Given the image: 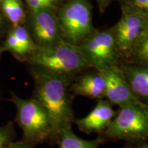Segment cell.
<instances>
[{
  "label": "cell",
  "instance_id": "obj_3",
  "mask_svg": "<svg viewBox=\"0 0 148 148\" xmlns=\"http://www.w3.org/2000/svg\"><path fill=\"white\" fill-rule=\"evenodd\" d=\"M89 0H64L56 10L62 38L78 46L95 31Z\"/></svg>",
  "mask_w": 148,
  "mask_h": 148
},
{
  "label": "cell",
  "instance_id": "obj_19",
  "mask_svg": "<svg viewBox=\"0 0 148 148\" xmlns=\"http://www.w3.org/2000/svg\"><path fill=\"white\" fill-rule=\"evenodd\" d=\"M97 3L99 12L103 14L108 7L115 0H95Z\"/></svg>",
  "mask_w": 148,
  "mask_h": 148
},
{
  "label": "cell",
  "instance_id": "obj_8",
  "mask_svg": "<svg viewBox=\"0 0 148 148\" xmlns=\"http://www.w3.org/2000/svg\"><path fill=\"white\" fill-rule=\"evenodd\" d=\"M25 26L38 47H49L64 41L56 10L53 9L27 10Z\"/></svg>",
  "mask_w": 148,
  "mask_h": 148
},
{
  "label": "cell",
  "instance_id": "obj_7",
  "mask_svg": "<svg viewBox=\"0 0 148 148\" xmlns=\"http://www.w3.org/2000/svg\"><path fill=\"white\" fill-rule=\"evenodd\" d=\"M121 16L110 27L121 56V62L148 26V13L121 8Z\"/></svg>",
  "mask_w": 148,
  "mask_h": 148
},
{
  "label": "cell",
  "instance_id": "obj_23",
  "mask_svg": "<svg viewBox=\"0 0 148 148\" xmlns=\"http://www.w3.org/2000/svg\"><path fill=\"white\" fill-rule=\"evenodd\" d=\"M1 53H2V52H1V49H0V54H1Z\"/></svg>",
  "mask_w": 148,
  "mask_h": 148
},
{
  "label": "cell",
  "instance_id": "obj_5",
  "mask_svg": "<svg viewBox=\"0 0 148 148\" xmlns=\"http://www.w3.org/2000/svg\"><path fill=\"white\" fill-rule=\"evenodd\" d=\"M16 108V120L23 132L24 141L31 143L53 139L52 125L43 108L32 99H21L12 92Z\"/></svg>",
  "mask_w": 148,
  "mask_h": 148
},
{
  "label": "cell",
  "instance_id": "obj_12",
  "mask_svg": "<svg viewBox=\"0 0 148 148\" xmlns=\"http://www.w3.org/2000/svg\"><path fill=\"white\" fill-rule=\"evenodd\" d=\"M119 66L134 95L148 107V65L121 62Z\"/></svg>",
  "mask_w": 148,
  "mask_h": 148
},
{
  "label": "cell",
  "instance_id": "obj_10",
  "mask_svg": "<svg viewBox=\"0 0 148 148\" xmlns=\"http://www.w3.org/2000/svg\"><path fill=\"white\" fill-rule=\"evenodd\" d=\"M116 112L112 108V104L106 99H99L96 106L87 115L80 119L74 120L81 132L90 134H100L110 124Z\"/></svg>",
  "mask_w": 148,
  "mask_h": 148
},
{
  "label": "cell",
  "instance_id": "obj_18",
  "mask_svg": "<svg viewBox=\"0 0 148 148\" xmlns=\"http://www.w3.org/2000/svg\"><path fill=\"white\" fill-rule=\"evenodd\" d=\"M12 133V123L0 127V148H5L8 145Z\"/></svg>",
  "mask_w": 148,
  "mask_h": 148
},
{
  "label": "cell",
  "instance_id": "obj_20",
  "mask_svg": "<svg viewBox=\"0 0 148 148\" xmlns=\"http://www.w3.org/2000/svg\"><path fill=\"white\" fill-rule=\"evenodd\" d=\"M8 24L10 23L5 19V18L3 16L1 10H0V36L5 34V31H7Z\"/></svg>",
  "mask_w": 148,
  "mask_h": 148
},
{
  "label": "cell",
  "instance_id": "obj_21",
  "mask_svg": "<svg viewBox=\"0 0 148 148\" xmlns=\"http://www.w3.org/2000/svg\"><path fill=\"white\" fill-rule=\"evenodd\" d=\"M34 145V144L29 143V142L22 141L10 144V145H8L5 148H32Z\"/></svg>",
  "mask_w": 148,
  "mask_h": 148
},
{
  "label": "cell",
  "instance_id": "obj_24",
  "mask_svg": "<svg viewBox=\"0 0 148 148\" xmlns=\"http://www.w3.org/2000/svg\"><path fill=\"white\" fill-rule=\"evenodd\" d=\"M60 1H61V2H62V1H64V0H60Z\"/></svg>",
  "mask_w": 148,
  "mask_h": 148
},
{
  "label": "cell",
  "instance_id": "obj_15",
  "mask_svg": "<svg viewBox=\"0 0 148 148\" xmlns=\"http://www.w3.org/2000/svg\"><path fill=\"white\" fill-rule=\"evenodd\" d=\"M122 62L148 65V26Z\"/></svg>",
  "mask_w": 148,
  "mask_h": 148
},
{
  "label": "cell",
  "instance_id": "obj_17",
  "mask_svg": "<svg viewBox=\"0 0 148 148\" xmlns=\"http://www.w3.org/2000/svg\"><path fill=\"white\" fill-rule=\"evenodd\" d=\"M121 8L148 13V0H118Z\"/></svg>",
  "mask_w": 148,
  "mask_h": 148
},
{
  "label": "cell",
  "instance_id": "obj_13",
  "mask_svg": "<svg viewBox=\"0 0 148 148\" xmlns=\"http://www.w3.org/2000/svg\"><path fill=\"white\" fill-rule=\"evenodd\" d=\"M0 10L11 27L26 23L27 10L23 0H0Z\"/></svg>",
  "mask_w": 148,
  "mask_h": 148
},
{
  "label": "cell",
  "instance_id": "obj_6",
  "mask_svg": "<svg viewBox=\"0 0 148 148\" xmlns=\"http://www.w3.org/2000/svg\"><path fill=\"white\" fill-rule=\"evenodd\" d=\"M78 47L90 67L98 71L119 65L121 62L111 28L95 29Z\"/></svg>",
  "mask_w": 148,
  "mask_h": 148
},
{
  "label": "cell",
  "instance_id": "obj_16",
  "mask_svg": "<svg viewBox=\"0 0 148 148\" xmlns=\"http://www.w3.org/2000/svg\"><path fill=\"white\" fill-rule=\"evenodd\" d=\"M27 10H38L45 8L57 10L61 3L60 0H23Z\"/></svg>",
  "mask_w": 148,
  "mask_h": 148
},
{
  "label": "cell",
  "instance_id": "obj_2",
  "mask_svg": "<svg viewBox=\"0 0 148 148\" xmlns=\"http://www.w3.org/2000/svg\"><path fill=\"white\" fill-rule=\"evenodd\" d=\"M27 62L31 67L72 80L85 70L91 69L78 46L64 40L49 47H38Z\"/></svg>",
  "mask_w": 148,
  "mask_h": 148
},
{
  "label": "cell",
  "instance_id": "obj_11",
  "mask_svg": "<svg viewBox=\"0 0 148 148\" xmlns=\"http://www.w3.org/2000/svg\"><path fill=\"white\" fill-rule=\"evenodd\" d=\"M70 92L73 97L84 96L99 100L104 99L106 81L102 73L97 70L93 72L82 73L72 81Z\"/></svg>",
  "mask_w": 148,
  "mask_h": 148
},
{
  "label": "cell",
  "instance_id": "obj_1",
  "mask_svg": "<svg viewBox=\"0 0 148 148\" xmlns=\"http://www.w3.org/2000/svg\"><path fill=\"white\" fill-rule=\"evenodd\" d=\"M34 79V91L31 99L46 111L51 125L53 139L59 132L74 122L73 96L70 92L72 79L30 66Z\"/></svg>",
  "mask_w": 148,
  "mask_h": 148
},
{
  "label": "cell",
  "instance_id": "obj_9",
  "mask_svg": "<svg viewBox=\"0 0 148 148\" xmlns=\"http://www.w3.org/2000/svg\"><path fill=\"white\" fill-rule=\"evenodd\" d=\"M106 81L105 99L119 108L130 106H147L138 100L130 87L119 65L100 71Z\"/></svg>",
  "mask_w": 148,
  "mask_h": 148
},
{
  "label": "cell",
  "instance_id": "obj_4",
  "mask_svg": "<svg viewBox=\"0 0 148 148\" xmlns=\"http://www.w3.org/2000/svg\"><path fill=\"white\" fill-rule=\"evenodd\" d=\"M97 140H125L127 143L148 140V107L130 106L119 108L109 126Z\"/></svg>",
  "mask_w": 148,
  "mask_h": 148
},
{
  "label": "cell",
  "instance_id": "obj_22",
  "mask_svg": "<svg viewBox=\"0 0 148 148\" xmlns=\"http://www.w3.org/2000/svg\"><path fill=\"white\" fill-rule=\"evenodd\" d=\"M146 141V140H145ZM145 141L135 142V143H130V145H128V148H148V143H144Z\"/></svg>",
  "mask_w": 148,
  "mask_h": 148
},
{
  "label": "cell",
  "instance_id": "obj_14",
  "mask_svg": "<svg viewBox=\"0 0 148 148\" xmlns=\"http://www.w3.org/2000/svg\"><path fill=\"white\" fill-rule=\"evenodd\" d=\"M60 148H98L99 141L97 140H88L79 138L72 130L71 125L64 127L57 136Z\"/></svg>",
  "mask_w": 148,
  "mask_h": 148
}]
</instances>
